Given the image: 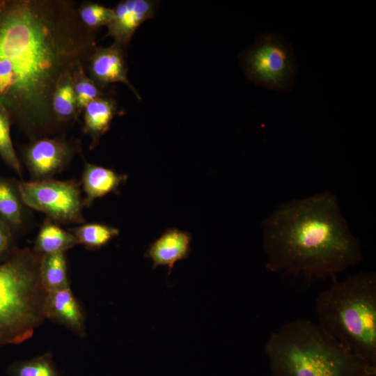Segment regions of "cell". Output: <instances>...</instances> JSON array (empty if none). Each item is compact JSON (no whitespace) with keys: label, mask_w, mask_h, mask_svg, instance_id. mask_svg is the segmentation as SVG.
Returning a JSON list of instances; mask_svg holds the SVG:
<instances>
[{"label":"cell","mask_w":376,"mask_h":376,"mask_svg":"<svg viewBox=\"0 0 376 376\" xmlns=\"http://www.w3.org/2000/svg\"><path fill=\"white\" fill-rule=\"evenodd\" d=\"M81 23L88 29L96 31L100 27L107 26L113 18V9L98 3L84 1L77 8Z\"/></svg>","instance_id":"23"},{"label":"cell","mask_w":376,"mask_h":376,"mask_svg":"<svg viewBox=\"0 0 376 376\" xmlns=\"http://www.w3.org/2000/svg\"><path fill=\"white\" fill-rule=\"evenodd\" d=\"M156 1L124 0L113 8V18L107 26L105 37H111L123 47L130 43L139 26L155 15Z\"/></svg>","instance_id":"10"},{"label":"cell","mask_w":376,"mask_h":376,"mask_svg":"<svg viewBox=\"0 0 376 376\" xmlns=\"http://www.w3.org/2000/svg\"><path fill=\"white\" fill-rule=\"evenodd\" d=\"M70 230L75 235L78 243L88 250L101 249L120 233L117 228L101 223L84 224Z\"/></svg>","instance_id":"19"},{"label":"cell","mask_w":376,"mask_h":376,"mask_svg":"<svg viewBox=\"0 0 376 376\" xmlns=\"http://www.w3.org/2000/svg\"><path fill=\"white\" fill-rule=\"evenodd\" d=\"M265 352L271 376H376L375 366L306 319L273 332Z\"/></svg>","instance_id":"3"},{"label":"cell","mask_w":376,"mask_h":376,"mask_svg":"<svg viewBox=\"0 0 376 376\" xmlns=\"http://www.w3.org/2000/svg\"><path fill=\"white\" fill-rule=\"evenodd\" d=\"M19 188V181L0 175V219L13 232L23 226L25 207Z\"/></svg>","instance_id":"15"},{"label":"cell","mask_w":376,"mask_h":376,"mask_svg":"<svg viewBox=\"0 0 376 376\" xmlns=\"http://www.w3.org/2000/svg\"><path fill=\"white\" fill-rule=\"evenodd\" d=\"M266 267L307 281L335 276L362 260L337 197L330 191L279 205L262 223Z\"/></svg>","instance_id":"2"},{"label":"cell","mask_w":376,"mask_h":376,"mask_svg":"<svg viewBox=\"0 0 376 376\" xmlns=\"http://www.w3.org/2000/svg\"><path fill=\"white\" fill-rule=\"evenodd\" d=\"M40 254L13 248L0 265V347L31 338L46 319Z\"/></svg>","instance_id":"5"},{"label":"cell","mask_w":376,"mask_h":376,"mask_svg":"<svg viewBox=\"0 0 376 376\" xmlns=\"http://www.w3.org/2000/svg\"><path fill=\"white\" fill-rule=\"evenodd\" d=\"M191 235L178 228H169L148 248L145 257L152 262V269L158 266L169 267L168 277L177 261L189 257L191 251Z\"/></svg>","instance_id":"12"},{"label":"cell","mask_w":376,"mask_h":376,"mask_svg":"<svg viewBox=\"0 0 376 376\" xmlns=\"http://www.w3.org/2000/svg\"><path fill=\"white\" fill-rule=\"evenodd\" d=\"M9 376H62L56 366L51 352L34 358L10 364L6 370Z\"/></svg>","instance_id":"20"},{"label":"cell","mask_w":376,"mask_h":376,"mask_svg":"<svg viewBox=\"0 0 376 376\" xmlns=\"http://www.w3.org/2000/svg\"><path fill=\"white\" fill-rule=\"evenodd\" d=\"M128 175L114 170L85 162L81 184L86 195L85 206H90L95 199L118 191Z\"/></svg>","instance_id":"13"},{"label":"cell","mask_w":376,"mask_h":376,"mask_svg":"<svg viewBox=\"0 0 376 376\" xmlns=\"http://www.w3.org/2000/svg\"><path fill=\"white\" fill-rule=\"evenodd\" d=\"M317 323L349 350L376 367V273L334 280L317 296Z\"/></svg>","instance_id":"4"},{"label":"cell","mask_w":376,"mask_h":376,"mask_svg":"<svg viewBox=\"0 0 376 376\" xmlns=\"http://www.w3.org/2000/svg\"><path fill=\"white\" fill-rule=\"evenodd\" d=\"M246 77L256 86L279 93H290L298 65L291 43L281 33H259L239 56Z\"/></svg>","instance_id":"6"},{"label":"cell","mask_w":376,"mask_h":376,"mask_svg":"<svg viewBox=\"0 0 376 376\" xmlns=\"http://www.w3.org/2000/svg\"><path fill=\"white\" fill-rule=\"evenodd\" d=\"M77 244L78 241L70 230L47 218L40 226L33 250L40 255L65 253Z\"/></svg>","instance_id":"16"},{"label":"cell","mask_w":376,"mask_h":376,"mask_svg":"<svg viewBox=\"0 0 376 376\" xmlns=\"http://www.w3.org/2000/svg\"><path fill=\"white\" fill-rule=\"evenodd\" d=\"M117 111L116 100L106 95L91 101L84 109L83 132L91 139V150L98 144L100 138L109 131Z\"/></svg>","instance_id":"14"},{"label":"cell","mask_w":376,"mask_h":376,"mask_svg":"<svg viewBox=\"0 0 376 376\" xmlns=\"http://www.w3.org/2000/svg\"><path fill=\"white\" fill-rule=\"evenodd\" d=\"M45 314L46 318L61 324L75 335L86 336L85 316L70 287L47 292Z\"/></svg>","instance_id":"11"},{"label":"cell","mask_w":376,"mask_h":376,"mask_svg":"<svg viewBox=\"0 0 376 376\" xmlns=\"http://www.w3.org/2000/svg\"><path fill=\"white\" fill-rule=\"evenodd\" d=\"M40 276L47 292L70 288L65 253L42 255Z\"/></svg>","instance_id":"18"},{"label":"cell","mask_w":376,"mask_h":376,"mask_svg":"<svg viewBox=\"0 0 376 376\" xmlns=\"http://www.w3.org/2000/svg\"><path fill=\"white\" fill-rule=\"evenodd\" d=\"M19 188L26 207L44 213L56 224L84 223L82 210L85 205L76 180L19 181Z\"/></svg>","instance_id":"7"},{"label":"cell","mask_w":376,"mask_h":376,"mask_svg":"<svg viewBox=\"0 0 376 376\" xmlns=\"http://www.w3.org/2000/svg\"><path fill=\"white\" fill-rule=\"evenodd\" d=\"M80 148L79 141L58 136L31 141L23 149L22 157L32 181L51 179L63 171Z\"/></svg>","instance_id":"8"},{"label":"cell","mask_w":376,"mask_h":376,"mask_svg":"<svg viewBox=\"0 0 376 376\" xmlns=\"http://www.w3.org/2000/svg\"><path fill=\"white\" fill-rule=\"evenodd\" d=\"M13 232L10 226L0 219V257L13 249Z\"/></svg>","instance_id":"24"},{"label":"cell","mask_w":376,"mask_h":376,"mask_svg":"<svg viewBox=\"0 0 376 376\" xmlns=\"http://www.w3.org/2000/svg\"><path fill=\"white\" fill-rule=\"evenodd\" d=\"M52 108L62 130L76 121L80 116L72 84V72H66L58 81L52 96Z\"/></svg>","instance_id":"17"},{"label":"cell","mask_w":376,"mask_h":376,"mask_svg":"<svg viewBox=\"0 0 376 376\" xmlns=\"http://www.w3.org/2000/svg\"><path fill=\"white\" fill-rule=\"evenodd\" d=\"M123 49V46L116 42L107 47L95 46L86 62L88 76L102 89L113 83H123L140 100L141 96L127 78V67Z\"/></svg>","instance_id":"9"},{"label":"cell","mask_w":376,"mask_h":376,"mask_svg":"<svg viewBox=\"0 0 376 376\" xmlns=\"http://www.w3.org/2000/svg\"><path fill=\"white\" fill-rule=\"evenodd\" d=\"M77 8L71 0H0V104L31 141L62 130L56 86L96 46Z\"/></svg>","instance_id":"1"},{"label":"cell","mask_w":376,"mask_h":376,"mask_svg":"<svg viewBox=\"0 0 376 376\" xmlns=\"http://www.w3.org/2000/svg\"><path fill=\"white\" fill-rule=\"evenodd\" d=\"M11 124L8 111L0 104V157L7 166L21 176L22 173L21 164L10 136Z\"/></svg>","instance_id":"22"},{"label":"cell","mask_w":376,"mask_h":376,"mask_svg":"<svg viewBox=\"0 0 376 376\" xmlns=\"http://www.w3.org/2000/svg\"><path fill=\"white\" fill-rule=\"evenodd\" d=\"M84 65V63L79 62L72 71V84L79 114L82 113L88 103L105 95L104 89L100 88L86 75Z\"/></svg>","instance_id":"21"}]
</instances>
